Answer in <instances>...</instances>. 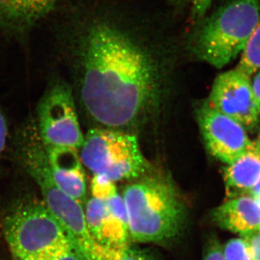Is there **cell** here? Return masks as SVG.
<instances>
[{"label": "cell", "instance_id": "1", "mask_svg": "<svg viewBox=\"0 0 260 260\" xmlns=\"http://www.w3.org/2000/svg\"><path fill=\"white\" fill-rule=\"evenodd\" d=\"M54 29L57 40L79 54L82 100L89 114L112 129L138 121L155 97L158 70L131 27L73 11L56 22Z\"/></svg>", "mask_w": 260, "mask_h": 260}, {"label": "cell", "instance_id": "2", "mask_svg": "<svg viewBox=\"0 0 260 260\" xmlns=\"http://www.w3.org/2000/svg\"><path fill=\"white\" fill-rule=\"evenodd\" d=\"M122 197L133 242L164 244L184 232L187 209L177 186L169 177L143 178L126 186Z\"/></svg>", "mask_w": 260, "mask_h": 260}, {"label": "cell", "instance_id": "3", "mask_svg": "<svg viewBox=\"0 0 260 260\" xmlns=\"http://www.w3.org/2000/svg\"><path fill=\"white\" fill-rule=\"evenodd\" d=\"M17 145L19 162L37 184L43 201L85 256L94 240L87 226L83 205L65 194L54 182L45 147L36 126H23Z\"/></svg>", "mask_w": 260, "mask_h": 260}, {"label": "cell", "instance_id": "4", "mask_svg": "<svg viewBox=\"0 0 260 260\" xmlns=\"http://www.w3.org/2000/svg\"><path fill=\"white\" fill-rule=\"evenodd\" d=\"M260 15V0H227L203 19L193 44L201 60L222 68L242 52Z\"/></svg>", "mask_w": 260, "mask_h": 260}, {"label": "cell", "instance_id": "5", "mask_svg": "<svg viewBox=\"0 0 260 260\" xmlns=\"http://www.w3.org/2000/svg\"><path fill=\"white\" fill-rule=\"evenodd\" d=\"M3 232L17 260H35L73 242L44 201L19 207L5 218Z\"/></svg>", "mask_w": 260, "mask_h": 260}, {"label": "cell", "instance_id": "6", "mask_svg": "<svg viewBox=\"0 0 260 260\" xmlns=\"http://www.w3.org/2000/svg\"><path fill=\"white\" fill-rule=\"evenodd\" d=\"M85 167L113 181L136 179L148 169L135 135L113 129L90 130L81 147Z\"/></svg>", "mask_w": 260, "mask_h": 260}, {"label": "cell", "instance_id": "7", "mask_svg": "<svg viewBox=\"0 0 260 260\" xmlns=\"http://www.w3.org/2000/svg\"><path fill=\"white\" fill-rule=\"evenodd\" d=\"M37 129L43 144L48 147L81 148L85 138L69 86L53 84L37 108Z\"/></svg>", "mask_w": 260, "mask_h": 260}, {"label": "cell", "instance_id": "8", "mask_svg": "<svg viewBox=\"0 0 260 260\" xmlns=\"http://www.w3.org/2000/svg\"><path fill=\"white\" fill-rule=\"evenodd\" d=\"M197 118L207 150L221 162L232 164L252 145L240 124L215 110L208 102L198 108Z\"/></svg>", "mask_w": 260, "mask_h": 260}, {"label": "cell", "instance_id": "9", "mask_svg": "<svg viewBox=\"0 0 260 260\" xmlns=\"http://www.w3.org/2000/svg\"><path fill=\"white\" fill-rule=\"evenodd\" d=\"M208 103L210 107L232 118L246 130L252 131L258 125L259 113L250 80L237 69L217 77Z\"/></svg>", "mask_w": 260, "mask_h": 260}, {"label": "cell", "instance_id": "10", "mask_svg": "<svg viewBox=\"0 0 260 260\" xmlns=\"http://www.w3.org/2000/svg\"><path fill=\"white\" fill-rule=\"evenodd\" d=\"M60 0H0V37L23 42L50 17Z\"/></svg>", "mask_w": 260, "mask_h": 260}, {"label": "cell", "instance_id": "11", "mask_svg": "<svg viewBox=\"0 0 260 260\" xmlns=\"http://www.w3.org/2000/svg\"><path fill=\"white\" fill-rule=\"evenodd\" d=\"M46 148L51 175L65 194L83 205L86 201V179L78 150L64 147Z\"/></svg>", "mask_w": 260, "mask_h": 260}, {"label": "cell", "instance_id": "12", "mask_svg": "<svg viewBox=\"0 0 260 260\" xmlns=\"http://www.w3.org/2000/svg\"><path fill=\"white\" fill-rule=\"evenodd\" d=\"M85 215L87 226L94 242L108 247L129 245L128 224L112 213L106 201L90 198Z\"/></svg>", "mask_w": 260, "mask_h": 260}, {"label": "cell", "instance_id": "13", "mask_svg": "<svg viewBox=\"0 0 260 260\" xmlns=\"http://www.w3.org/2000/svg\"><path fill=\"white\" fill-rule=\"evenodd\" d=\"M210 215L215 225L242 237L260 230V207L249 195L228 200Z\"/></svg>", "mask_w": 260, "mask_h": 260}, {"label": "cell", "instance_id": "14", "mask_svg": "<svg viewBox=\"0 0 260 260\" xmlns=\"http://www.w3.org/2000/svg\"><path fill=\"white\" fill-rule=\"evenodd\" d=\"M228 200L249 195L260 177V145L253 142L235 161L223 169Z\"/></svg>", "mask_w": 260, "mask_h": 260}, {"label": "cell", "instance_id": "15", "mask_svg": "<svg viewBox=\"0 0 260 260\" xmlns=\"http://www.w3.org/2000/svg\"><path fill=\"white\" fill-rule=\"evenodd\" d=\"M87 260H155L143 251L133 249L129 245L108 247L94 242L85 254Z\"/></svg>", "mask_w": 260, "mask_h": 260}, {"label": "cell", "instance_id": "16", "mask_svg": "<svg viewBox=\"0 0 260 260\" xmlns=\"http://www.w3.org/2000/svg\"><path fill=\"white\" fill-rule=\"evenodd\" d=\"M237 70L249 78L260 70V15L255 28L243 49Z\"/></svg>", "mask_w": 260, "mask_h": 260}, {"label": "cell", "instance_id": "17", "mask_svg": "<svg viewBox=\"0 0 260 260\" xmlns=\"http://www.w3.org/2000/svg\"><path fill=\"white\" fill-rule=\"evenodd\" d=\"M225 260H252L249 245L244 238L229 240L223 248Z\"/></svg>", "mask_w": 260, "mask_h": 260}, {"label": "cell", "instance_id": "18", "mask_svg": "<svg viewBox=\"0 0 260 260\" xmlns=\"http://www.w3.org/2000/svg\"><path fill=\"white\" fill-rule=\"evenodd\" d=\"M92 198L106 201L117 193L114 181L101 174L94 175L91 181Z\"/></svg>", "mask_w": 260, "mask_h": 260}, {"label": "cell", "instance_id": "19", "mask_svg": "<svg viewBox=\"0 0 260 260\" xmlns=\"http://www.w3.org/2000/svg\"><path fill=\"white\" fill-rule=\"evenodd\" d=\"M35 260H87L75 242Z\"/></svg>", "mask_w": 260, "mask_h": 260}, {"label": "cell", "instance_id": "20", "mask_svg": "<svg viewBox=\"0 0 260 260\" xmlns=\"http://www.w3.org/2000/svg\"><path fill=\"white\" fill-rule=\"evenodd\" d=\"M203 260H225L223 256V248L216 237L210 238L207 242Z\"/></svg>", "mask_w": 260, "mask_h": 260}, {"label": "cell", "instance_id": "21", "mask_svg": "<svg viewBox=\"0 0 260 260\" xmlns=\"http://www.w3.org/2000/svg\"><path fill=\"white\" fill-rule=\"evenodd\" d=\"M250 249L252 260H260V232H254L242 237Z\"/></svg>", "mask_w": 260, "mask_h": 260}, {"label": "cell", "instance_id": "22", "mask_svg": "<svg viewBox=\"0 0 260 260\" xmlns=\"http://www.w3.org/2000/svg\"><path fill=\"white\" fill-rule=\"evenodd\" d=\"M192 5V13L197 19L204 18L211 5L210 0H190Z\"/></svg>", "mask_w": 260, "mask_h": 260}, {"label": "cell", "instance_id": "23", "mask_svg": "<svg viewBox=\"0 0 260 260\" xmlns=\"http://www.w3.org/2000/svg\"><path fill=\"white\" fill-rule=\"evenodd\" d=\"M251 89H252L253 95L258 112L260 114V70L256 73L255 76L251 82Z\"/></svg>", "mask_w": 260, "mask_h": 260}, {"label": "cell", "instance_id": "24", "mask_svg": "<svg viewBox=\"0 0 260 260\" xmlns=\"http://www.w3.org/2000/svg\"><path fill=\"white\" fill-rule=\"evenodd\" d=\"M7 136H8V126L4 116L0 112V155L3 153L6 145Z\"/></svg>", "mask_w": 260, "mask_h": 260}, {"label": "cell", "instance_id": "25", "mask_svg": "<svg viewBox=\"0 0 260 260\" xmlns=\"http://www.w3.org/2000/svg\"><path fill=\"white\" fill-rule=\"evenodd\" d=\"M249 195L251 198H254V199H256V198L260 196V177L258 181H256V184H254V186H253Z\"/></svg>", "mask_w": 260, "mask_h": 260}, {"label": "cell", "instance_id": "26", "mask_svg": "<svg viewBox=\"0 0 260 260\" xmlns=\"http://www.w3.org/2000/svg\"><path fill=\"white\" fill-rule=\"evenodd\" d=\"M256 203H257V204L259 205V206L260 207V196L258 197L257 198H256Z\"/></svg>", "mask_w": 260, "mask_h": 260}, {"label": "cell", "instance_id": "27", "mask_svg": "<svg viewBox=\"0 0 260 260\" xmlns=\"http://www.w3.org/2000/svg\"><path fill=\"white\" fill-rule=\"evenodd\" d=\"M259 144L260 145V138H259Z\"/></svg>", "mask_w": 260, "mask_h": 260}, {"label": "cell", "instance_id": "28", "mask_svg": "<svg viewBox=\"0 0 260 260\" xmlns=\"http://www.w3.org/2000/svg\"><path fill=\"white\" fill-rule=\"evenodd\" d=\"M210 2H211V3H212V2H213V0H210Z\"/></svg>", "mask_w": 260, "mask_h": 260}, {"label": "cell", "instance_id": "29", "mask_svg": "<svg viewBox=\"0 0 260 260\" xmlns=\"http://www.w3.org/2000/svg\"><path fill=\"white\" fill-rule=\"evenodd\" d=\"M259 232H260V230H259Z\"/></svg>", "mask_w": 260, "mask_h": 260}]
</instances>
